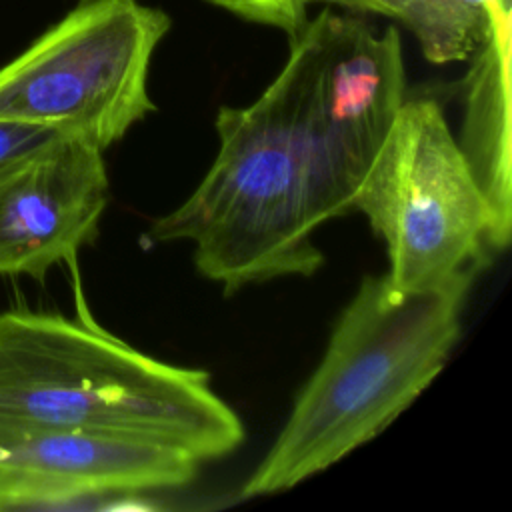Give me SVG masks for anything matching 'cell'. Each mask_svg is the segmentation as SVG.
I'll list each match as a JSON object with an SVG mask.
<instances>
[{
	"instance_id": "7a4b0ae2",
	"label": "cell",
	"mask_w": 512,
	"mask_h": 512,
	"mask_svg": "<svg viewBox=\"0 0 512 512\" xmlns=\"http://www.w3.org/2000/svg\"><path fill=\"white\" fill-rule=\"evenodd\" d=\"M476 274L430 290L364 276L286 424L246 478L244 498L290 490L384 432L440 374Z\"/></svg>"
},
{
	"instance_id": "7c38bea8",
	"label": "cell",
	"mask_w": 512,
	"mask_h": 512,
	"mask_svg": "<svg viewBox=\"0 0 512 512\" xmlns=\"http://www.w3.org/2000/svg\"><path fill=\"white\" fill-rule=\"evenodd\" d=\"M56 138H60L56 132L40 126L0 120V170L26 158Z\"/></svg>"
},
{
	"instance_id": "ba28073f",
	"label": "cell",
	"mask_w": 512,
	"mask_h": 512,
	"mask_svg": "<svg viewBox=\"0 0 512 512\" xmlns=\"http://www.w3.org/2000/svg\"><path fill=\"white\" fill-rule=\"evenodd\" d=\"M198 466L188 454L150 442L44 432L0 454V512L86 508L116 494L180 488Z\"/></svg>"
},
{
	"instance_id": "3957f363",
	"label": "cell",
	"mask_w": 512,
	"mask_h": 512,
	"mask_svg": "<svg viewBox=\"0 0 512 512\" xmlns=\"http://www.w3.org/2000/svg\"><path fill=\"white\" fill-rule=\"evenodd\" d=\"M218 152L194 192L154 220V242H190L196 270L234 294L248 284L312 276L324 264L302 114V58L290 52L278 76L248 106H222Z\"/></svg>"
},
{
	"instance_id": "30bf717a",
	"label": "cell",
	"mask_w": 512,
	"mask_h": 512,
	"mask_svg": "<svg viewBox=\"0 0 512 512\" xmlns=\"http://www.w3.org/2000/svg\"><path fill=\"white\" fill-rule=\"evenodd\" d=\"M332 4L398 20L432 64L470 60L492 38L498 22L496 0H334Z\"/></svg>"
},
{
	"instance_id": "5b68a950",
	"label": "cell",
	"mask_w": 512,
	"mask_h": 512,
	"mask_svg": "<svg viewBox=\"0 0 512 512\" xmlns=\"http://www.w3.org/2000/svg\"><path fill=\"white\" fill-rule=\"evenodd\" d=\"M172 26L138 0H86L0 68V120L102 152L156 110L148 76Z\"/></svg>"
},
{
	"instance_id": "6da1fadb",
	"label": "cell",
	"mask_w": 512,
	"mask_h": 512,
	"mask_svg": "<svg viewBox=\"0 0 512 512\" xmlns=\"http://www.w3.org/2000/svg\"><path fill=\"white\" fill-rule=\"evenodd\" d=\"M86 430L218 460L244 442L210 374L156 360L86 320L0 314V454L22 440Z\"/></svg>"
},
{
	"instance_id": "8992f818",
	"label": "cell",
	"mask_w": 512,
	"mask_h": 512,
	"mask_svg": "<svg viewBox=\"0 0 512 512\" xmlns=\"http://www.w3.org/2000/svg\"><path fill=\"white\" fill-rule=\"evenodd\" d=\"M302 58V114L320 224L352 200L404 100L402 42L394 26L322 10L290 36Z\"/></svg>"
},
{
	"instance_id": "8fae6325",
	"label": "cell",
	"mask_w": 512,
	"mask_h": 512,
	"mask_svg": "<svg viewBox=\"0 0 512 512\" xmlns=\"http://www.w3.org/2000/svg\"><path fill=\"white\" fill-rule=\"evenodd\" d=\"M210 4L230 12L252 24L270 26L294 36L308 20L306 10L314 0H208Z\"/></svg>"
},
{
	"instance_id": "5bb4252c",
	"label": "cell",
	"mask_w": 512,
	"mask_h": 512,
	"mask_svg": "<svg viewBox=\"0 0 512 512\" xmlns=\"http://www.w3.org/2000/svg\"><path fill=\"white\" fill-rule=\"evenodd\" d=\"M314 2H328V4H332L334 0H314Z\"/></svg>"
},
{
	"instance_id": "277c9868",
	"label": "cell",
	"mask_w": 512,
	"mask_h": 512,
	"mask_svg": "<svg viewBox=\"0 0 512 512\" xmlns=\"http://www.w3.org/2000/svg\"><path fill=\"white\" fill-rule=\"evenodd\" d=\"M352 210L386 244L400 290L478 274L496 252L488 200L434 98L404 100Z\"/></svg>"
},
{
	"instance_id": "4fadbf2b",
	"label": "cell",
	"mask_w": 512,
	"mask_h": 512,
	"mask_svg": "<svg viewBox=\"0 0 512 512\" xmlns=\"http://www.w3.org/2000/svg\"><path fill=\"white\" fill-rule=\"evenodd\" d=\"M496 14H498V22H496V30H494V40L498 44H506L508 48H512L510 42V0H496Z\"/></svg>"
},
{
	"instance_id": "52a82bcc",
	"label": "cell",
	"mask_w": 512,
	"mask_h": 512,
	"mask_svg": "<svg viewBox=\"0 0 512 512\" xmlns=\"http://www.w3.org/2000/svg\"><path fill=\"white\" fill-rule=\"evenodd\" d=\"M102 154L60 136L0 170V276L42 278L94 242L108 204Z\"/></svg>"
},
{
	"instance_id": "9c48e42d",
	"label": "cell",
	"mask_w": 512,
	"mask_h": 512,
	"mask_svg": "<svg viewBox=\"0 0 512 512\" xmlns=\"http://www.w3.org/2000/svg\"><path fill=\"white\" fill-rule=\"evenodd\" d=\"M510 52L494 38L480 46L464 80V120L458 144L488 200L494 250L510 244Z\"/></svg>"
}]
</instances>
